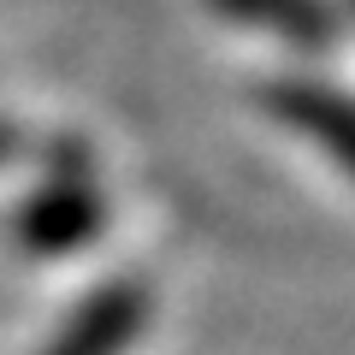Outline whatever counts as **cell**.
<instances>
[{"instance_id":"cell-1","label":"cell","mask_w":355,"mask_h":355,"mask_svg":"<svg viewBox=\"0 0 355 355\" xmlns=\"http://www.w3.org/2000/svg\"><path fill=\"white\" fill-rule=\"evenodd\" d=\"M261 107L279 125H291L296 137H308L314 148H326L355 178V95H343L331 83H314V77H284V83L261 89Z\"/></svg>"},{"instance_id":"cell-2","label":"cell","mask_w":355,"mask_h":355,"mask_svg":"<svg viewBox=\"0 0 355 355\" xmlns=\"http://www.w3.org/2000/svg\"><path fill=\"white\" fill-rule=\"evenodd\" d=\"M214 6L225 18H237V24H254L266 36L302 48V53H326L343 42V24L326 0H214Z\"/></svg>"}]
</instances>
